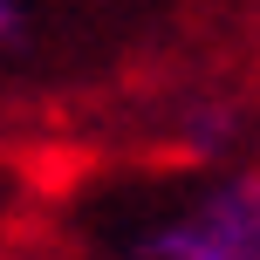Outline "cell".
I'll use <instances>...</instances> for the list:
<instances>
[{"label": "cell", "instance_id": "1", "mask_svg": "<svg viewBox=\"0 0 260 260\" xmlns=\"http://www.w3.org/2000/svg\"><path fill=\"white\" fill-rule=\"evenodd\" d=\"M171 260H260V240L247 233V226L219 219V226H199V233H185L178 247H171Z\"/></svg>", "mask_w": 260, "mask_h": 260}]
</instances>
